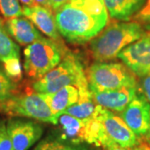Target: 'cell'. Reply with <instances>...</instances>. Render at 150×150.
<instances>
[{"label":"cell","instance_id":"obj_16","mask_svg":"<svg viewBox=\"0 0 150 150\" xmlns=\"http://www.w3.org/2000/svg\"><path fill=\"white\" fill-rule=\"evenodd\" d=\"M109 16L118 21H129L144 7L146 0H103Z\"/></svg>","mask_w":150,"mask_h":150},{"label":"cell","instance_id":"obj_15","mask_svg":"<svg viewBox=\"0 0 150 150\" xmlns=\"http://www.w3.org/2000/svg\"><path fill=\"white\" fill-rule=\"evenodd\" d=\"M54 114L59 117L66 108L79 102L80 92L74 85L66 86L52 93H40Z\"/></svg>","mask_w":150,"mask_h":150},{"label":"cell","instance_id":"obj_18","mask_svg":"<svg viewBox=\"0 0 150 150\" xmlns=\"http://www.w3.org/2000/svg\"><path fill=\"white\" fill-rule=\"evenodd\" d=\"M11 59H20V48L12 38L5 28V22L0 18V62Z\"/></svg>","mask_w":150,"mask_h":150},{"label":"cell","instance_id":"obj_32","mask_svg":"<svg viewBox=\"0 0 150 150\" xmlns=\"http://www.w3.org/2000/svg\"><path fill=\"white\" fill-rule=\"evenodd\" d=\"M145 29L147 30V31H146V33H147L148 34H149V35H150V27L147 28H145Z\"/></svg>","mask_w":150,"mask_h":150},{"label":"cell","instance_id":"obj_21","mask_svg":"<svg viewBox=\"0 0 150 150\" xmlns=\"http://www.w3.org/2000/svg\"><path fill=\"white\" fill-rule=\"evenodd\" d=\"M0 13L5 19L23 16L18 0H0Z\"/></svg>","mask_w":150,"mask_h":150},{"label":"cell","instance_id":"obj_9","mask_svg":"<svg viewBox=\"0 0 150 150\" xmlns=\"http://www.w3.org/2000/svg\"><path fill=\"white\" fill-rule=\"evenodd\" d=\"M6 126L13 150H28L43 133V126L31 118L11 117L6 120Z\"/></svg>","mask_w":150,"mask_h":150},{"label":"cell","instance_id":"obj_25","mask_svg":"<svg viewBox=\"0 0 150 150\" xmlns=\"http://www.w3.org/2000/svg\"><path fill=\"white\" fill-rule=\"evenodd\" d=\"M138 91L141 93L150 103V73L141 77V80L138 83Z\"/></svg>","mask_w":150,"mask_h":150},{"label":"cell","instance_id":"obj_2","mask_svg":"<svg viewBox=\"0 0 150 150\" xmlns=\"http://www.w3.org/2000/svg\"><path fill=\"white\" fill-rule=\"evenodd\" d=\"M146 31L135 21H118L103 29L89 44L93 58L103 62L118 56L123 48L144 36Z\"/></svg>","mask_w":150,"mask_h":150},{"label":"cell","instance_id":"obj_23","mask_svg":"<svg viewBox=\"0 0 150 150\" xmlns=\"http://www.w3.org/2000/svg\"><path fill=\"white\" fill-rule=\"evenodd\" d=\"M133 18L141 25H144L145 28L150 27V0H146L144 7L133 17Z\"/></svg>","mask_w":150,"mask_h":150},{"label":"cell","instance_id":"obj_19","mask_svg":"<svg viewBox=\"0 0 150 150\" xmlns=\"http://www.w3.org/2000/svg\"><path fill=\"white\" fill-rule=\"evenodd\" d=\"M33 150H95L89 144H74L55 138L48 136V138L40 141Z\"/></svg>","mask_w":150,"mask_h":150},{"label":"cell","instance_id":"obj_17","mask_svg":"<svg viewBox=\"0 0 150 150\" xmlns=\"http://www.w3.org/2000/svg\"><path fill=\"white\" fill-rule=\"evenodd\" d=\"M80 97L79 102L66 108L63 113L69 114L79 119H88L93 117L96 112L97 104L92 98L89 88L79 90Z\"/></svg>","mask_w":150,"mask_h":150},{"label":"cell","instance_id":"obj_5","mask_svg":"<svg viewBox=\"0 0 150 150\" xmlns=\"http://www.w3.org/2000/svg\"><path fill=\"white\" fill-rule=\"evenodd\" d=\"M23 70L31 80L43 78L64 59V50L58 42L41 38L23 50Z\"/></svg>","mask_w":150,"mask_h":150},{"label":"cell","instance_id":"obj_29","mask_svg":"<svg viewBox=\"0 0 150 150\" xmlns=\"http://www.w3.org/2000/svg\"><path fill=\"white\" fill-rule=\"evenodd\" d=\"M34 2L38 5L43 6V7L49 8V0H34Z\"/></svg>","mask_w":150,"mask_h":150},{"label":"cell","instance_id":"obj_3","mask_svg":"<svg viewBox=\"0 0 150 150\" xmlns=\"http://www.w3.org/2000/svg\"><path fill=\"white\" fill-rule=\"evenodd\" d=\"M69 85L77 86L79 89L88 88L85 70L79 59L71 54L43 78L34 81L31 88L38 93H52Z\"/></svg>","mask_w":150,"mask_h":150},{"label":"cell","instance_id":"obj_26","mask_svg":"<svg viewBox=\"0 0 150 150\" xmlns=\"http://www.w3.org/2000/svg\"><path fill=\"white\" fill-rule=\"evenodd\" d=\"M100 148H102L103 150H135V148H125L118 144L111 139H109L107 135L102 140Z\"/></svg>","mask_w":150,"mask_h":150},{"label":"cell","instance_id":"obj_30","mask_svg":"<svg viewBox=\"0 0 150 150\" xmlns=\"http://www.w3.org/2000/svg\"><path fill=\"white\" fill-rule=\"evenodd\" d=\"M21 4H23V6H33L35 5L34 0H18Z\"/></svg>","mask_w":150,"mask_h":150},{"label":"cell","instance_id":"obj_4","mask_svg":"<svg viewBox=\"0 0 150 150\" xmlns=\"http://www.w3.org/2000/svg\"><path fill=\"white\" fill-rule=\"evenodd\" d=\"M0 112L11 117H23L56 125L58 118L52 112L40 93L32 88L18 91L6 101L0 103Z\"/></svg>","mask_w":150,"mask_h":150},{"label":"cell","instance_id":"obj_1","mask_svg":"<svg viewBox=\"0 0 150 150\" xmlns=\"http://www.w3.org/2000/svg\"><path fill=\"white\" fill-rule=\"evenodd\" d=\"M54 18L61 36L71 43L83 44L106 27L108 13L103 0H69Z\"/></svg>","mask_w":150,"mask_h":150},{"label":"cell","instance_id":"obj_27","mask_svg":"<svg viewBox=\"0 0 150 150\" xmlns=\"http://www.w3.org/2000/svg\"><path fill=\"white\" fill-rule=\"evenodd\" d=\"M69 0H49V8L52 11H56L61 8L65 4H67Z\"/></svg>","mask_w":150,"mask_h":150},{"label":"cell","instance_id":"obj_10","mask_svg":"<svg viewBox=\"0 0 150 150\" xmlns=\"http://www.w3.org/2000/svg\"><path fill=\"white\" fill-rule=\"evenodd\" d=\"M118 59L137 77H144L150 73V35L144 36L125 47L118 54Z\"/></svg>","mask_w":150,"mask_h":150},{"label":"cell","instance_id":"obj_13","mask_svg":"<svg viewBox=\"0 0 150 150\" xmlns=\"http://www.w3.org/2000/svg\"><path fill=\"white\" fill-rule=\"evenodd\" d=\"M23 16L29 19L36 27L56 42L59 41V32L52 10L46 7L35 4L23 7Z\"/></svg>","mask_w":150,"mask_h":150},{"label":"cell","instance_id":"obj_14","mask_svg":"<svg viewBox=\"0 0 150 150\" xmlns=\"http://www.w3.org/2000/svg\"><path fill=\"white\" fill-rule=\"evenodd\" d=\"M5 28L11 37L23 46H28L43 38L36 26L27 18L18 17L7 19Z\"/></svg>","mask_w":150,"mask_h":150},{"label":"cell","instance_id":"obj_6","mask_svg":"<svg viewBox=\"0 0 150 150\" xmlns=\"http://www.w3.org/2000/svg\"><path fill=\"white\" fill-rule=\"evenodd\" d=\"M88 88L94 91L113 90L126 87H138L137 76L125 64L98 62L86 73Z\"/></svg>","mask_w":150,"mask_h":150},{"label":"cell","instance_id":"obj_11","mask_svg":"<svg viewBox=\"0 0 150 150\" xmlns=\"http://www.w3.org/2000/svg\"><path fill=\"white\" fill-rule=\"evenodd\" d=\"M119 116L139 139L148 134L150 129V103L139 91Z\"/></svg>","mask_w":150,"mask_h":150},{"label":"cell","instance_id":"obj_7","mask_svg":"<svg viewBox=\"0 0 150 150\" xmlns=\"http://www.w3.org/2000/svg\"><path fill=\"white\" fill-rule=\"evenodd\" d=\"M94 119H79L63 113L58 118L57 129L52 136L74 144L93 145L94 141Z\"/></svg>","mask_w":150,"mask_h":150},{"label":"cell","instance_id":"obj_20","mask_svg":"<svg viewBox=\"0 0 150 150\" xmlns=\"http://www.w3.org/2000/svg\"><path fill=\"white\" fill-rule=\"evenodd\" d=\"M18 90V83L7 74L4 66L0 64V103L6 101Z\"/></svg>","mask_w":150,"mask_h":150},{"label":"cell","instance_id":"obj_24","mask_svg":"<svg viewBox=\"0 0 150 150\" xmlns=\"http://www.w3.org/2000/svg\"><path fill=\"white\" fill-rule=\"evenodd\" d=\"M0 150H13L12 140L7 130L5 119H0Z\"/></svg>","mask_w":150,"mask_h":150},{"label":"cell","instance_id":"obj_22","mask_svg":"<svg viewBox=\"0 0 150 150\" xmlns=\"http://www.w3.org/2000/svg\"><path fill=\"white\" fill-rule=\"evenodd\" d=\"M3 66L7 74L17 83L22 79L23 70L20 63V59H11L3 63Z\"/></svg>","mask_w":150,"mask_h":150},{"label":"cell","instance_id":"obj_31","mask_svg":"<svg viewBox=\"0 0 150 150\" xmlns=\"http://www.w3.org/2000/svg\"><path fill=\"white\" fill-rule=\"evenodd\" d=\"M144 139L145 140H147L149 143H150V129L149 130V132H148V134H146L144 137Z\"/></svg>","mask_w":150,"mask_h":150},{"label":"cell","instance_id":"obj_28","mask_svg":"<svg viewBox=\"0 0 150 150\" xmlns=\"http://www.w3.org/2000/svg\"><path fill=\"white\" fill-rule=\"evenodd\" d=\"M134 148L135 150H150V143L145 140L144 138H141L139 144Z\"/></svg>","mask_w":150,"mask_h":150},{"label":"cell","instance_id":"obj_8","mask_svg":"<svg viewBox=\"0 0 150 150\" xmlns=\"http://www.w3.org/2000/svg\"><path fill=\"white\" fill-rule=\"evenodd\" d=\"M94 116L101 122L106 135L118 144L125 148H134L139 144V138L119 115L97 104Z\"/></svg>","mask_w":150,"mask_h":150},{"label":"cell","instance_id":"obj_12","mask_svg":"<svg viewBox=\"0 0 150 150\" xmlns=\"http://www.w3.org/2000/svg\"><path fill=\"white\" fill-rule=\"evenodd\" d=\"M90 92L96 104L110 111L120 113L137 94L138 87H126L105 91L90 90Z\"/></svg>","mask_w":150,"mask_h":150}]
</instances>
